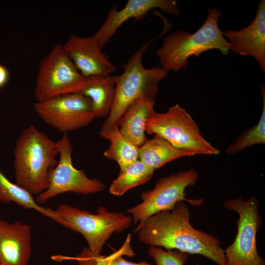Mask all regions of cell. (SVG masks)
Wrapping results in <instances>:
<instances>
[{
  "label": "cell",
  "mask_w": 265,
  "mask_h": 265,
  "mask_svg": "<svg viewBox=\"0 0 265 265\" xmlns=\"http://www.w3.org/2000/svg\"><path fill=\"white\" fill-rule=\"evenodd\" d=\"M184 201L170 210L158 212L139 223L134 230L139 240L150 246L176 249L202 255L218 265H226L222 243L215 236L195 229Z\"/></svg>",
  "instance_id": "cell-1"
},
{
  "label": "cell",
  "mask_w": 265,
  "mask_h": 265,
  "mask_svg": "<svg viewBox=\"0 0 265 265\" xmlns=\"http://www.w3.org/2000/svg\"><path fill=\"white\" fill-rule=\"evenodd\" d=\"M56 142L33 125L25 128L17 139L14 150L16 184L32 195L45 191L57 165Z\"/></svg>",
  "instance_id": "cell-2"
},
{
  "label": "cell",
  "mask_w": 265,
  "mask_h": 265,
  "mask_svg": "<svg viewBox=\"0 0 265 265\" xmlns=\"http://www.w3.org/2000/svg\"><path fill=\"white\" fill-rule=\"evenodd\" d=\"M221 16V10L213 7L208 10L206 21L195 32L179 30L166 36L156 51L161 67L168 72L178 71L187 67L191 56L199 57L211 50H218L223 55H227L231 47L218 26Z\"/></svg>",
  "instance_id": "cell-3"
},
{
  "label": "cell",
  "mask_w": 265,
  "mask_h": 265,
  "mask_svg": "<svg viewBox=\"0 0 265 265\" xmlns=\"http://www.w3.org/2000/svg\"><path fill=\"white\" fill-rule=\"evenodd\" d=\"M148 46V43L142 45L124 65L122 74L117 76L112 106L100 132L118 126L125 111L141 95L158 93L159 82L168 72L162 67L147 69L143 66L142 58Z\"/></svg>",
  "instance_id": "cell-4"
},
{
  "label": "cell",
  "mask_w": 265,
  "mask_h": 265,
  "mask_svg": "<svg viewBox=\"0 0 265 265\" xmlns=\"http://www.w3.org/2000/svg\"><path fill=\"white\" fill-rule=\"evenodd\" d=\"M145 131L166 140L175 147L194 155H217L220 151L201 134L186 110L176 104L164 112H155L146 123Z\"/></svg>",
  "instance_id": "cell-5"
},
{
  "label": "cell",
  "mask_w": 265,
  "mask_h": 265,
  "mask_svg": "<svg viewBox=\"0 0 265 265\" xmlns=\"http://www.w3.org/2000/svg\"><path fill=\"white\" fill-rule=\"evenodd\" d=\"M97 211L98 213L93 214L65 204H60L54 210L64 221L65 227L84 237L90 251L101 254L106 241L113 233L129 228L132 219L123 213L108 212L102 206Z\"/></svg>",
  "instance_id": "cell-6"
},
{
  "label": "cell",
  "mask_w": 265,
  "mask_h": 265,
  "mask_svg": "<svg viewBox=\"0 0 265 265\" xmlns=\"http://www.w3.org/2000/svg\"><path fill=\"white\" fill-rule=\"evenodd\" d=\"M223 205L239 216L235 240L224 249L226 265H265L257 249V233L262 225L257 199L252 196L245 200L238 197L225 201Z\"/></svg>",
  "instance_id": "cell-7"
},
{
  "label": "cell",
  "mask_w": 265,
  "mask_h": 265,
  "mask_svg": "<svg viewBox=\"0 0 265 265\" xmlns=\"http://www.w3.org/2000/svg\"><path fill=\"white\" fill-rule=\"evenodd\" d=\"M198 179V174L194 168L173 173L159 179L153 189L141 194L142 202L129 208L128 213L132 216L133 223H141L152 215L166 210L172 209L181 201H186L195 207L200 206L203 199H189L186 198V188L194 186Z\"/></svg>",
  "instance_id": "cell-8"
},
{
  "label": "cell",
  "mask_w": 265,
  "mask_h": 265,
  "mask_svg": "<svg viewBox=\"0 0 265 265\" xmlns=\"http://www.w3.org/2000/svg\"><path fill=\"white\" fill-rule=\"evenodd\" d=\"M85 79L62 45L56 44L39 64L34 91L36 102L78 93Z\"/></svg>",
  "instance_id": "cell-9"
},
{
  "label": "cell",
  "mask_w": 265,
  "mask_h": 265,
  "mask_svg": "<svg viewBox=\"0 0 265 265\" xmlns=\"http://www.w3.org/2000/svg\"><path fill=\"white\" fill-rule=\"evenodd\" d=\"M56 143L59 159L50 175L48 188L35 198L38 203H45L50 199L63 193L87 195L105 189L106 186L100 181L89 178L83 170L73 166V147L67 133H64Z\"/></svg>",
  "instance_id": "cell-10"
},
{
  "label": "cell",
  "mask_w": 265,
  "mask_h": 265,
  "mask_svg": "<svg viewBox=\"0 0 265 265\" xmlns=\"http://www.w3.org/2000/svg\"><path fill=\"white\" fill-rule=\"evenodd\" d=\"M33 109L45 123L64 133L86 127L95 118L89 99L78 93L36 102Z\"/></svg>",
  "instance_id": "cell-11"
},
{
  "label": "cell",
  "mask_w": 265,
  "mask_h": 265,
  "mask_svg": "<svg viewBox=\"0 0 265 265\" xmlns=\"http://www.w3.org/2000/svg\"><path fill=\"white\" fill-rule=\"evenodd\" d=\"M177 3V1L174 0H129L121 10L114 5L110 9L105 21L93 36L102 49L118 28L128 20L134 18L135 21H141L150 10L154 8H159L168 14L178 16L181 11Z\"/></svg>",
  "instance_id": "cell-12"
},
{
  "label": "cell",
  "mask_w": 265,
  "mask_h": 265,
  "mask_svg": "<svg viewBox=\"0 0 265 265\" xmlns=\"http://www.w3.org/2000/svg\"><path fill=\"white\" fill-rule=\"evenodd\" d=\"M62 47L78 70L84 77L111 75L116 70L102 52L93 35L81 37L71 34Z\"/></svg>",
  "instance_id": "cell-13"
},
{
  "label": "cell",
  "mask_w": 265,
  "mask_h": 265,
  "mask_svg": "<svg viewBox=\"0 0 265 265\" xmlns=\"http://www.w3.org/2000/svg\"><path fill=\"white\" fill-rule=\"evenodd\" d=\"M223 35L235 53L253 56L265 72V0L259 2L256 16L246 27L239 30H226Z\"/></svg>",
  "instance_id": "cell-14"
},
{
  "label": "cell",
  "mask_w": 265,
  "mask_h": 265,
  "mask_svg": "<svg viewBox=\"0 0 265 265\" xmlns=\"http://www.w3.org/2000/svg\"><path fill=\"white\" fill-rule=\"evenodd\" d=\"M31 236L29 225L0 218V262L6 265H28Z\"/></svg>",
  "instance_id": "cell-15"
},
{
  "label": "cell",
  "mask_w": 265,
  "mask_h": 265,
  "mask_svg": "<svg viewBox=\"0 0 265 265\" xmlns=\"http://www.w3.org/2000/svg\"><path fill=\"white\" fill-rule=\"evenodd\" d=\"M157 93H146L134 100L122 115L119 128L122 134L139 148L148 139L145 135L147 120L156 112L154 106Z\"/></svg>",
  "instance_id": "cell-16"
},
{
  "label": "cell",
  "mask_w": 265,
  "mask_h": 265,
  "mask_svg": "<svg viewBox=\"0 0 265 265\" xmlns=\"http://www.w3.org/2000/svg\"><path fill=\"white\" fill-rule=\"evenodd\" d=\"M117 75H98L85 77L80 93L89 99L95 118L108 116L113 103Z\"/></svg>",
  "instance_id": "cell-17"
},
{
  "label": "cell",
  "mask_w": 265,
  "mask_h": 265,
  "mask_svg": "<svg viewBox=\"0 0 265 265\" xmlns=\"http://www.w3.org/2000/svg\"><path fill=\"white\" fill-rule=\"evenodd\" d=\"M194 156L175 147L162 137L155 135L139 148V159L155 171L180 158Z\"/></svg>",
  "instance_id": "cell-18"
},
{
  "label": "cell",
  "mask_w": 265,
  "mask_h": 265,
  "mask_svg": "<svg viewBox=\"0 0 265 265\" xmlns=\"http://www.w3.org/2000/svg\"><path fill=\"white\" fill-rule=\"evenodd\" d=\"M0 202H14L25 209L37 211L65 227L61 218L50 208L40 206L27 190L17 184L11 182L0 170Z\"/></svg>",
  "instance_id": "cell-19"
},
{
  "label": "cell",
  "mask_w": 265,
  "mask_h": 265,
  "mask_svg": "<svg viewBox=\"0 0 265 265\" xmlns=\"http://www.w3.org/2000/svg\"><path fill=\"white\" fill-rule=\"evenodd\" d=\"M100 136L110 142L104 155L109 159L116 161L120 168L124 170L139 159V148L126 138L120 131L119 126L110 128L100 132Z\"/></svg>",
  "instance_id": "cell-20"
},
{
  "label": "cell",
  "mask_w": 265,
  "mask_h": 265,
  "mask_svg": "<svg viewBox=\"0 0 265 265\" xmlns=\"http://www.w3.org/2000/svg\"><path fill=\"white\" fill-rule=\"evenodd\" d=\"M154 172V170L138 159L120 170L119 175L110 185L109 191L115 196H122L130 189L147 182Z\"/></svg>",
  "instance_id": "cell-21"
},
{
  "label": "cell",
  "mask_w": 265,
  "mask_h": 265,
  "mask_svg": "<svg viewBox=\"0 0 265 265\" xmlns=\"http://www.w3.org/2000/svg\"><path fill=\"white\" fill-rule=\"evenodd\" d=\"M131 234H129L122 246L107 256L94 253L88 248L84 247L75 259L79 265H151L144 261L137 263L131 262L123 257L124 255L130 257L135 255L131 246Z\"/></svg>",
  "instance_id": "cell-22"
},
{
  "label": "cell",
  "mask_w": 265,
  "mask_h": 265,
  "mask_svg": "<svg viewBox=\"0 0 265 265\" xmlns=\"http://www.w3.org/2000/svg\"><path fill=\"white\" fill-rule=\"evenodd\" d=\"M261 92L263 97V109L260 119L253 127L246 129L237 140L228 146L225 150L227 154H235L246 148L257 144L265 143V89L262 86Z\"/></svg>",
  "instance_id": "cell-23"
},
{
  "label": "cell",
  "mask_w": 265,
  "mask_h": 265,
  "mask_svg": "<svg viewBox=\"0 0 265 265\" xmlns=\"http://www.w3.org/2000/svg\"><path fill=\"white\" fill-rule=\"evenodd\" d=\"M149 255L156 265H185L188 259V254L176 249L165 250L161 247L150 246Z\"/></svg>",
  "instance_id": "cell-24"
},
{
  "label": "cell",
  "mask_w": 265,
  "mask_h": 265,
  "mask_svg": "<svg viewBox=\"0 0 265 265\" xmlns=\"http://www.w3.org/2000/svg\"><path fill=\"white\" fill-rule=\"evenodd\" d=\"M9 77L8 70L0 64V88L3 87L7 82Z\"/></svg>",
  "instance_id": "cell-25"
},
{
  "label": "cell",
  "mask_w": 265,
  "mask_h": 265,
  "mask_svg": "<svg viewBox=\"0 0 265 265\" xmlns=\"http://www.w3.org/2000/svg\"><path fill=\"white\" fill-rule=\"evenodd\" d=\"M0 265H6L3 264V263L0 262Z\"/></svg>",
  "instance_id": "cell-26"
}]
</instances>
